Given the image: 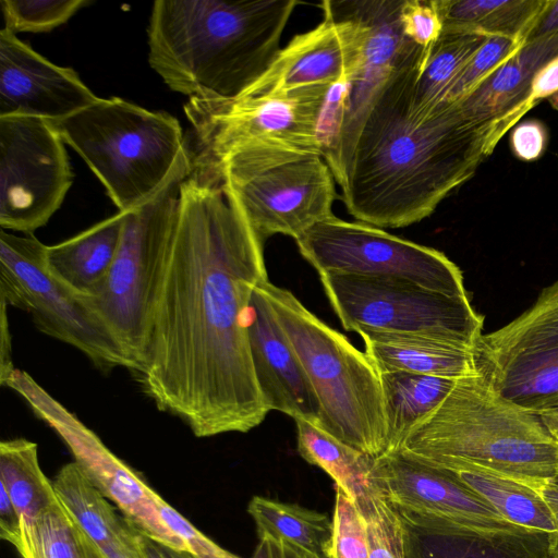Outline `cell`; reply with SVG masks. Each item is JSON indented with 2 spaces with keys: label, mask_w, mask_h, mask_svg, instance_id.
<instances>
[{
  "label": "cell",
  "mask_w": 558,
  "mask_h": 558,
  "mask_svg": "<svg viewBox=\"0 0 558 558\" xmlns=\"http://www.w3.org/2000/svg\"><path fill=\"white\" fill-rule=\"evenodd\" d=\"M218 180L263 241L275 234L296 240L333 216L335 177L318 153L247 143L221 160Z\"/></svg>",
  "instance_id": "7"
},
{
  "label": "cell",
  "mask_w": 558,
  "mask_h": 558,
  "mask_svg": "<svg viewBox=\"0 0 558 558\" xmlns=\"http://www.w3.org/2000/svg\"><path fill=\"white\" fill-rule=\"evenodd\" d=\"M551 107L558 111V92L548 98Z\"/></svg>",
  "instance_id": "51"
},
{
  "label": "cell",
  "mask_w": 558,
  "mask_h": 558,
  "mask_svg": "<svg viewBox=\"0 0 558 558\" xmlns=\"http://www.w3.org/2000/svg\"><path fill=\"white\" fill-rule=\"evenodd\" d=\"M0 483L22 518V526L59 504L53 483L38 460L37 444L25 438L0 442Z\"/></svg>",
  "instance_id": "31"
},
{
  "label": "cell",
  "mask_w": 558,
  "mask_h": 558,
  "mask_svg": "<svg viewBox=\"0 0 558 558\" xmlns=\"http://www.w3.org/2000/svg\"><path fill=\"white\" fill-rule=\"evenodd\" d=\"M542 492L557 524V530L550 533V558H558V486L550 482Z\"/></svg>",
  "instance_id": "46"
},
{
  "label": "cell",
  "mask_w": 558,
  "mask_h": 558,
  "mask_svg": "<svg viewBox=\"0 0 558 558\" xmlns=\"http://www.w3.org/2000/svg\"><path fill=\"white\" fill-rule=\"evenodd\" d=\"M428 53L417 47L393 70L361 125L340 185L360 222L402 228L427 218L522 119L475 121L457 101L420 114L413 96Z\"/></svg>",
  "instance_id": "2"
},
{
  "label": "cell",
  "mask_w": 558,
  "mask_h": 558,
  "mask_svg": "<svg viewBox=\"0 0 558 558\" xmlns=\"http://www.w3.org/2000/svg\"><path fill=\"white\" fill-rule=\"evenodd\" d=\"M558 32V0H546L525 41Z\"/></svg>",
  "instance_id": "44"
},
{
  "label": "cell",
  "mask_w": 558,
  "mask_h": 558,
  "mask_svg": "<svg viewBox=\"0 0 558 558\" xmlns=\"http://www.w3.org/2000/svg\"><path fill=\"white\" fill-rule=\"evenodd\" d=\"M262 282L254 288L245 311V328L258 389L269 412L276 410L293 420H305L318 426L319 401L275 316Z\"/></svg>",
  "instance_id": "20"
},
{
  "label": "cell",
  "mask_w": 558,
  "mask_h": 558,
  "mask_svg": "<svg viewBox=\"0 0 558 558\" xmlns=\"http://www.w3.org/2000/svg\"><path fill=\"white\" fill-rule=\"evenodd\" d=\"M332 85L246 96L233 100L189 99L185 116L193 129V171L217 182L221 160L252 142L271 143L323 156L319 120Z\"/></svg>",
  "instance_id": "9"
},
{
  "label": "cell",
  "mask_w": 558,
  "mask_h": 558,
  "mask_svg": "<svg viewBox=\"0 0 558 558\" xmlns=\"http://www.w3.org/2000/svg\"><path fill=\"white\" fill-rule=\"evenodd\" d=\"M354 505L365 520L368 558H403L402 527L396 508L380 493Z\"/></svg>",
  "instance_id": "35"
},
{
  "label": "cell",
  "mask_w": 558,
  "mask_h": 558,
  "mask_svg": "<svg viewBox=\"0 0 558 558\" xmlns=\"http://www.w3.org/2000/svg\"><path fill=\"white\" fill-rule=\"evenodd\" d=\"M400 21L407 38L425 51H430L442 33L435 0H403Z\"/></svg>",
  "instance_id": "38"
},
{
  "label": "cell",
  "mask_w": 558,
  "mask_h": 558,
  "mask_svg": "<svg viewBox=\"0 0 558 558\" xmlns=\"http://www.w3.org/2000/svg\"><path fill=\"white\" fill-rule=\"evenodd\" d=\"M22 558H87L81 533L61 504L23 526Z\"/></svg>",
  "instance_id": "33"
},
{
  "label": "cell",
  "mask_w": 558,
  "mask_h": 558,
  "mask_svg": "<svg viewBox=\"0 0 558 558\" xmlns=\"http://www.w3.org/2000/svg\"><path fill=\"white\" fill-rule=\"evenodd\" d=\"M372 477L380 494L397 509L475 527L519 526L451 475L404 450L375 458Z\"/></svg>",
  "instance_id": "18"
},
{
  "label": "cell",
  "mask_w": 558,
  "mask_h": 558,
  "mask_svg": "<svg viewBox=\"0 0 558 558\" xmlns=\"http://www.w3.org/2000/svg\"><path fill=\"white\" fill-rule=\"evenodd\" d=\"M22 518L12 502L7 489L0 488V536L19 551L22 545Z\"/></svg>",
  "instance_id": "41"
},
{
  "label": "cell",
  "mask_w": 558,
  "mask_h": 558,
  "mask_svg": "<svg viewBox=\"0 0 558 558\" xmlns=\"http://www.w3.org/2000/svg\"><path fill=\"white\" fill-rule=\"evenodd\" d=\"M89 0H1L4 28L20 32L45 33L64 24Z\"/></svg>",
  "instance_id": "34"
},
{
  "label": "cell",
  "mask_w": 558,
  "mask_h": 558,
  "mask_svg": "<svg viewBox=\"0 0 558 558\" xmlns=\"http://www.w3.org/2000/svg\"><path fill=\"white\" fill-rule=\"evenodd\" d=\"M410 454L451 475L512 524L547 533L557 530L556 520L542 489L469 461Z\"/></svg>",
  "instance_id": "25"
},
{
  "label": "cell",
  "mask_w": 558,
  "mask_h": 558,
  "mask_svg": "<svg viewBox=\"0 0 558 558\" xmlns=\"http://www.w3.org/2000/svg\"><path fill=\"white\" fill-rule=\"evenodd\" d=\"M331 307L348 331L429 335L473 348L483 317L457 298L393 276L319 274Z\"/></svg>",
  "instance_id": "11"
},
{
  "label": "cell",
  "mask_w": 558,
  "mask_h": 558,
  "mask_svg": "<svg viewBox=\"0 0 558 558\" xmlns=\"http://www.w3.org/2000/svg\"><path fill=\"white\" fill-rule=\"evenodd\" d=\"M539 416L549 432L558 439V405L545 411Z\"/></svg>",
  "instance_id": "48"
},
{
  "label": "cell",
  "mask_w": 558,
  "mask_h": 558,
  "mask_svg": "<svg viewBox=\"0 0 558 558\" xmlns=\"http://www.w3.org/2000/svg\"><path fill=\"white\" fill-rule=\"evenodd\" d=\"M474 367L504 399L541 415L558 405V280L504 327L482 333Z\"/></svg>",
  "instance_id": "12"
},
{
  "label": "cell",
  "mask_w": 558,
  "mask_h": 558,
  "mask_svg": "<svg viewBox=\"0 0 558 558\" xmlns=\"http://www.w3.org/2000/svg\"><path fill=\"white\" fill-rule=\"evenodd\" d=\"M80 530V529H78ZM87 558H106L95 544L80 530Z\"/></svg>",
  "instance_id": "49"
},
{
  "label": "cell",
  "mask_w": 558,
  "mask_h": 558,
  "mask_svg": "<svg viewBox=\"0 0 558 558\" xmlns=\"http://www.w3.org/2000/svg\"><path fill=\"white\" fill-rule=\"evenodd\" d=\"M523 44V41L505 36H487L452 84L445 102L457 101L464 97L507 61Z\"/></svg>",
  "instance_id": "36"
},
{
  "label": "cell",
  "mask_w": 558,
  "mask_h": 558,
  "mask_svg": "<svg viewBox=\"0 0 558 558\" xmlns=\"http://www.w3.org/2000/svg\"><path fill=\"white\" fill-rule=\"evenodd\" d=\"M247 512L258 537L286 541L317 558H331L333 524L327 514L262 496L250 500Z\"/></svg>",
  "instance_id": "30"
},
{
  "label": "cell",
  "mask_w": 558,
  "mask_h": 558,
  "mask_svg": "<svg viewBox=\"0 0 558 558\" xmlns=\"http://www.w3.org/2000/svg\"><path fill=\"white\" fill-rule=\"evenodd\" d=\"M388 451H396L409 433L429 416L457 379L407 372L379 373Z\"/></svg>",
  "instance_id": "27"
},
{
  "label": "cell",
  "mask_w": 558,
  "mask_h": 558,
  "mask_svg": "<svg viewBox=\"0 0 558 558\" xmlns=\"http://www.w3.org/2000/svg\"><path fill=\"white\" fill-rule=\"evenodd\" d=\"M357 335L378 374L407 372L453 379L477 375L472 349L462 343L423 333L364 330Z\"/></svg>",
  "instance_id": "24"
},
{
  "label": "cell",
  "mask_w": 558,
  "mask_h": 558,
  "mask_svg": "<svg viewBox=\"0 0 558 558\" xmlns=\"http://www.w3.org/2000/svg\"><path fill=\"white\" fill-rule=\"evenodd\" d=\"M294 421L300 456L307 463L324 470L354 504L380 493L372 477L375 458L308 421Z\"/></svg>",
  "instance_id": "28"
},
{
  "label": "cell",
  "mask_w": 558,
  "mask_h": 558,
  "mask_svg": "<svg viewBox=\"0 0 558 558\" xmlns=\"http://www.w3.org/2000/svg\"><path fill=\"white\" fill-rule=\"evenodd\" d=\"M252 558H317L286 541L259 537Z\"/></svg>",
  "instance_id": "42"
},
{
  "label": "cell",
  "mask_w": 558,
  "mask_h": 558,
  "mask_svg": "<svg viewBox=\"0 0 558 558\" xmlns=\"http://www.w3.org/2000/svg\"><path fill=\"white\" fill-rule=\"evenodd\" d=\"M322 7L324 20L280 49L265 74L241 97L351 83L360 60L363 26L342 11L337 1H324Z\"/></svg>",
  "instance_id": "17"
},
{
  "label": "cell",
  "mask_w": 558,
  "mask_h": 558,
  "mask_svg": "<svg viewBox=\"0 0 558 558\" xmlns=\"http://www.w3.org/2000/svg\"><path fill=\"white\" fill-rule=\"evenodd\" d=\"M0 383L2 385L15 368L11 360V336L7 314V308L9 306L5 303L0 302Z\"/></svg>",
  "instance_id": "45"
},
{
  "label": "cell",
  "mask_w": 558,
  "mask_h": 558,
  "mask_svg": "<svg viewBox=\"0 0 558 558\" xmlns=\"http://www.w3.org/2000/svg\"><path fill=\"white\" fill-rule=\"evenodd\" d=\"M2 386L17 392L33 413L60 436L84 475L137 531L163 546L187 550L185 542L163 520L155 499L157 493L93 430L23 371L15 368Z\"/></svg>",
  "instance_id": "15"
},
{
  "label": "cell",
  "mask_w": 558,
  "mask_h": 558,
  "mask_svg": "<svg viewBox=\"0 0 558 558\" xmlns=\"http://www.w3.org/2000/svg\"><path fill=\"white\" fill-rule=\"evenodd\" d=\"M260 286L319 401L318 426L373 458L387 453L379 374L365 352L289 290L268 279Z\"/></svg>",
  "instance_id": "6"
},
{
  "label": "cell",
  "mask_w": 558,
  "mask_h": 558,
  "mask_svg": "<svg viewBox=\"0 0 558 558\" xmlns=\"http://www.w3.org/2000/svg\"><path fill=\"white\" fill-rule=\"evenodd\" d=\"M331 558H368L366 525L349 496L336 486Z\"/></svg>",
  "instance_id": "37"
},
{
  "label": "cell",
  "mask_w": 558,
  "mask_h": 558,
  "mask_svg": "<svg viewBox=\"0 0 558 558\" xmlns=\"http://www.w3.org/2000/svg\"><path fill=\"white\" fill-rule=\"evenodd\" d=\"M558 54V32L524 44L497 70L457 100L463 114L475 121L523 116L537 104L532 99L536 74Z\"/></svg>",
  "instance_id": "22"
},
{
  "label": "cell",
  "mask_w": 558,
  "mask_h": 558,
  "mask_svg": "<svg viewBox=\"0 0 558 558\" xmlns=\"http://www.w3.org/2000/svg\"><path fill=\"white\" fill-rule=\"evenodd\" d=\"M99 98L73 69L53 64L16 34L1 29L0 117H34L54 123Z\"/></svg>",
  "instance_id": "19"
},
{
  "label": "cell",
  "mask_w": 558,
  "mask_h": 558,
  "mask_svg": "<svg viewBox=\"0 0 558 558\" xmlns=\"http://www.w3.org/2000/svg\"><path fill=\"white\" fill-rule=\"evenodd\" d=\"M180 185L126 213L108 275L90 295L81 296L136 362L137 368L172 245Z\"/></svg>",
  "instance_id": "8"
},
{
  "label": "cell",
  "mask_w": 558,
  "mask_h": 558,
  "mask_svg": "<svg viewBox=\"0 0 558 558\" xmlns=\"http://www.w3.org/2000/svg\"><path fill=\"white\" fill-rule=\"evenodd\" d=\"M267 279L264 241L221 183L192 172L133 375L196 437L247 433L269 413L245 328L251 294Z\"/></svg>",
  "instance_id": "1"
},
{
  "label": "cell",
  "mask_w": 558,
  "mask_h": 558,
  "mask_svg": "<svg viewBox=\"0 0 558 558\" xmlns=\"http://www.w3.org/2000/svg\"><path fill=\"white\" fill-rule=\"evenodd\" d=\"M155 499L163 520L185 542L194 558H240L205 536L158 494Z\"/></svg>",
  "instance_id": "39"
},
{
  "label": "cell",
  "mask_w": 558,
  "mask_h": 558,
  "mask_svg": "<svg viewBox=\"0 0 558 558\" xmlns=\"http://www.w3.org/2000/svg\"><path fill=\"white\" fill-rule=\"evenodd\" d=\"M162 549L165 551L166 558H194V556L189 550H175L163 545Z\"/></svg>",
  "instance_id": "50"
},
{
  "label": "cell",
  "mask_w": 558,
  "mask_h": 558,
  "mask_svg": "<svg viewBox=\"0 0 558 558\" xmlns=\"http://www.w3.org/2000/svg\"><path fill=\"white\" fill-rule=\"evenodd\" d=\"M138 538L144 558H166L162 545L138 531Z\"/></svg>",
  "instance_id": "47"
},
{
  "label": "cell",
  "mask_w": 558,
  "mask_h": 558,
  "mask_svg": "<svg viewBox=\"0 0 558 558\" xmlns=\"http://www.w3.org/2000/svg\"><path fill=\"white\" fill-rule=\"evenodd\" d=\"M548 143V132L538 120H526L515 124L510 134L513 155L522 161L537 160Z\"/></svg>",
  "instance_id": "40"
},
{
  "label": "cell",
  "mask_w": 558,
  "mask_h": 558,
  "mask_svg": "<svg viewBox=\"0 0 558 558\" xmlns=\"http://www.w3.org/2000/svg\"><path fill=\"white\" fill-rule=\"evenodd\" d=\"M47 245L33 234L0 232V302L31 314L45 335L74 347L95 367L137 369L100 317L49 270Z\"/></svg>",
  "instance_id": "10"
},
{
  "label": "cell",
  "mask_w": 558,
  "mask_h": 558,
  "mask_svg": "<svg viewBox=\"0 0 558 558\" xmlns=\"http://www.w3.org/2000/svg\"><path fill=\"white\" fill-rule=\"evenodd\" d=\"M551 482H553L555 485H557V486H558V473H557L556 477H555Z\"/></svg>",
  "instance_id": "52"
},
{
  "label": "cell",
  "mask_w": 558,
  "mask_h": 558,
  "mask_svg": "<svg viewBox=\"0 0 558 558\" xmlns=\"http://www.w3.org/2000/svg\"><path fill=\"white\" fill-rule=\"evenodd\" d=\"M52 483L61 506L106 558H144L138 531L117 514L76 462L64 464Z\"/></svg>",
  "instance_id": "23"
},
{
  "label": "cell",
  "mask_w": 558,
  "mask_h": 558,
  "mask_svg": "<svg viewBox=\"0 0 558 558\" xmlns=\"http://www.w3.org/2000/svg\"><path fill=\"white\" fill-rule=\"evenodd\" d=\"M486 37L476 33L442 31L416 81L413 101L420 114L428 116L445 102L452 84Z\"/></svg>",
  "instance_id": "32"
},
{
  "label": "cell",
  "mask_w": 558,
  "mask_h": 558,
  "mask_svg": "<svg viewBox=\"0 0 558 558\" xmlns=\"http://www.w3.org/2000/svg\"><path fill=\"white\" fill-rule=\"evenodd\" d=\"M52 124L121 213L154 202L193 171L182 128L168 112L150 111L119 97L99 98Z\"/></svg>",
  "instance_id": "5"
},
{
  "label": "cell",
  "mask_w": 558,
  "mask_h": 558,
  "mask_svg": "<svg viewBox=\"0 0 558 558\" xmlns=\"http://www.w3.org/2000/svg\"><path fill=\"white\" fill-rule=\"evenodd\" d=\"M295 0H157L148 62L189 99L233 100L269 69Z\"/></svg>",
  "instance_id": "3"
},
{
  "label": "cell",
  "mask_w": 558,
  "mask_h": 558,
  "mask_svg": "<svg viewBox=\"0 0 558 558\" xmlns=\"http://www.w3.org/2000/svg\"><path fill=\"white\" fill-rule=\"evenodd\" d=\"M403 558H550V533L492 530L397 509Z\"/></svg>",
  "instance_id": "21"
},
{
  "label": "cell",
  "mask_w": 558,
  "mask_h": 558,
  "mask_svg": "<svg viewBox=\"0 0 558 558\" xmlns=\"http://www.w3.org/2000/svg\"><path fill=\"white\" fill-rule=\"evenodd\" d=\"M64 141L45 119L0 117V226L32 234L72 185Z\"/></svg>",
  "instance_id": "14"
},
{
  "label": "cell",
  "mask_w": 558,
  "mask_h": 558,
  "mask_svg": "<svg viewBox=\"0 0 558 558\" xmlns=\"http://www.w3.org/2000/svg\"><path fill=\"white\" fill-rule=\"evenodd\" d=\"M337 4L364 29L341 132L335 150L326 159L340 186L373 100L393 70L418 46L403 34L400 21L403 0L337 1Z\"/></svg>",
  "instance_id": "16"
},
{
  "label": "cell",
  "mask_w": 558,
  "mask_h": 558,
  "mask_svg": "<svg viewBox=\"0 0 558 558\" xmlns=\"http://www.w3.org/2000/svg\"><path fill=\"white\" fill-rule=\"evenodd\" d=\"M558 92V54L551 59L535 76L532 86V99L538 104Z\"/></svg>",
  "instance_id": "43"
},
{
  "label": "cell",
  "mask_w": 558,
  "mask_h": 558,
  "mask_svg": "<svg viewBox=\"0 0 558 558\" xmlns=\"http://www.w3.org/2000/svg\"><path fill=\"white\" fill-rule=\"evenodd\" d=\"M546 0H435L442 31L525 41Z\"/></svg>",
  "instance_id": "29"
},
{
  "label": "cell",
  "mask_w": 558,
  "mask_h": 558,
  "mask_svg": "<svg viewBox=\"0 0 558 558\" xmlns=\"http://www.w3.org/2000/svg\"><path fill=\"white\" fill-rule=\"evenodd\" d=\"M125 217L126 213L118 211L73 238L47 246L50 272L80 296L90 295L110 270Z\"/></svg>",
  "instance_id": "26"
},
{
  "label": "cell",
  "mask_w": 558,
  "mask_h": 558,
  "mask_svg": "<svg viewBox=\"0 0 558 558\" xmlns=\"http://www.w3.org/2000/svg\"><path fill=\"white\" fill-rule=\"evenodd\" d=\"M398 450L469 461L538 489L558 473V439L541 416L504 399L477 375L457 379Z\"/></svg>",
  "instance_id": "4"
},
{
  "label": "cell",
  "mask_w": 558,
  "mask_h": 558,
  "mask_svg": "<svg viewBox=\"0 0 558 558\" xmlns=\"http://www.w3.org/2000/svg\"><path fill=\"white\" fill-rule=\"evenodd\" d=\"M295 242L318 275L393 276L447 295L468 296L461 270L442 252L364 222L333 215L311 227Z\"/></svg>",
  "instance_id": "13"
}]
</instances>
